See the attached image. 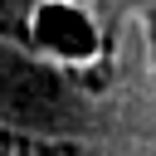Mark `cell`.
Listing matches in <instances>:
<instances>
[{"instance_id": "6da1fadb", "label": "cell", "mask_w": 156, "mask_h": 156, "mask_svg": "<svg viewBox=\"0 0 156 156\" xmlns=\"http://www.w3.org/2000/svg\"><path fill=\"white\" fill-rule=\"evenodd\" d=\"M0 156H73V151H63V146H39V141L5 136V132H0Z\"/></svg>"}]
</instances>
